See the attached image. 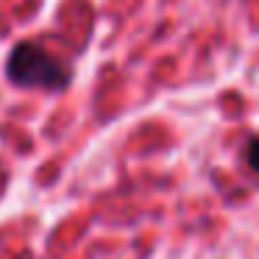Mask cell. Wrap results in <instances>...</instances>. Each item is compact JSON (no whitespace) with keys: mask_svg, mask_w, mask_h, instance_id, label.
<instances>
[{"mask_svg":"<svg viewBox=\"0 0 259 259\" xmlns=\"http://www.w3.org/2000/svg\"><path fill=\"white\" fill-rule=\"evenodd\" d=\"M6 78L23 90H51L62 92L73 81V67L64 59L48 53L39 42H20L9 53Z\"/></svg>","mask_w":259,"mask_h":259,"instance_id":"obj_1","label":"cell"},{"mask_svg":"<svg viewBox=\"0 0 259 259\" xmlns=\"http://www.w3.org/2000/svg\"><path fill=\"white\" fill-rule=\"evenodd\" d=\"M245 162L253 173H259V137H251L245 145Z\"/></svg>","mask_w":259,"mask_h":259,"instance_id":"obj_2","label":"cell"}]
</instances>
